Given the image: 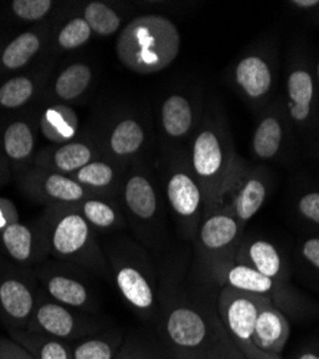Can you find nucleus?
<instances>
[{"label":"nucleus","instance_id":"obj_38","mask_svg":"<svg viewBox=\"0 0 319 359\" xmlns=\"http://www.w3.org/2000/svg\"><path fill=\"white\" fill-rule=\"evenodd\" d=\"M0 359H35L12 338L0 337Z\"/></svg>","mask_w":319,"mask_h":359},{"label":"nucleus","instance_id":"obj_26","mask_svg":"<svg viewBox=\"0 0 319 359\" xmlns=\"http://www.w3.org/2000/svg\"><path fill=\"white\" fill-rule=\"evenodd\" d=\"M266 198V187L257 178H249L239 186L233 198V216L238 223L249 222L262 207Z\"/></svg>","mask_w":319,"mask_h":359},{"label":"nucleus","instance_id":"obj_8","mask_svg":"<svg viewBox=\"0 0 319 359\" xmlns=\"http://www.w3.org/2000/svg\"><path fill=\"white\" fill-rule=\"evenodd\" d=\"M167 198L174 215L187 230H194L200 222L203 198L196 177L186 171H176L168 177Z\"/></svg>","mask_w":319,"mask_h":359},{"label":"nucleus","instance_id":"obj_21","mask_svg":"<svg viewBox=\"0 0 319 359\" xmlns=\"http://www.w3.org/2000/svg\"><path fill=\"white\" fill-rule=\"evenodd\" d=\"M161 126L170 138H182L193 127V108L183 95H170L161 107Z\"/></svg>","mask_w":319,"mask_h":359},{"label":"nucleus","instance_id":"obj_4","mask_svg":"<svg viewBox=\"0 0 319 359\" xmlns=\"http://www.w3.org/2000/svg\"><path fill=\"white\" fill-rule=\"evenodd\" d=\"M269 299L266 296L224 287L219 297L220 320L245 359H282L264 353L253 344L257 313Z\"/></svg>","mask_w":319,"mask_h":359},{"label":"nucleus","instance_id":"obj_16","mask_svg":"<svg viewBox=\"0 0 319 359\" xmlns=\"http://www.w3.org/2000/svg\"><path fill=\"white\" fill-rule=\"evenodd\" d=\"M4 156L16 168H25L35 151V133L31 124L18 119L11 123L2 135Z\"/></svg>","mask_w":319,"mask_h":359},{"label":"nucleus","instance_id":"obj_12","mask_svg":"<svg viewBox=\"0 0 319 359\" xmlns=\"http://www.w3.org/2000/svg\"><path fill=\"white\" fill-rule=\"evenodd\" d=\"M287 339L289 323L285 315L268 301L257 313L253 329V344L269 356L282 358L280 352Z\"/></svg>","mask_w":319,"mask_h":359},{"label":"nucleus","instance_id":"obj_25","mask_svg":"<svg viewBox=\"0 0 319 359\" xmlns=\"http://www.w3.org/2000/svg\"><path fill=\"white\" fill-rule=\"evenodd\" d=\"M93 81V69L86 64H72L65 68L53 85L55 95L62 101L79 98Z\"/></svg>","mask_w":319,"mask_h":359},{"label":"nucleus","instance_id":"obj_7","mask_svg":"<svg viewBox=\"0 0 319 359\" xmlns=\"http://www.w3.org/2000/svg\"><path fill=\"white\" fill-rule=\"evenodd\" d=\"M20 189L34 201L50 205H69L91 197H98L76 183L71 175L41 167L26 170L20 177Z\"/></svg>","mask_w":319,"mask_h":359},{"label":"nucleus","instance_id":"obj_39","mask_svg":"<svg viewBox=\"0 0 319 359\" xmlns=\"http://www.w3.org/2000/svg\"><path fill=\"white\" fill-rule=\"evenodd\" d=\"M18 222L20 220L15 203L9 198L0 197V231H4L5 229Z\"/></svg>","mask_w":319,"mask_h":359},{"label":"nucleus","instance_id":"obj_45","mask_svg":"<svg viewBox=\"0 0 319 359\" xmlns=\"http://www.w3.org/2000/svg\"><path fill=\"white\" fill-rule=\"evenodd\" d=\"M318 76H319V64H318Z\"/></svg>","mask_w":319,"mask_h":359},{"label":"nucleus","instance_id":"obj_32","mask_svg":"<svg viewBox=\"0 0 319 359\" xmlns=\"http://www.w3.org/2000/svg\"><path fill=\"white\" fill-rule=\"evenodd\" d=\"M247 257L252 267L262 275L276 279L282 272V259L276 248L266 241H256L247 248Z\"/></svg>","mask_w":319,"mask_h":359},{"label":"nucleus","instance_id":"obj_31","mask_svg":"<svg viewBox=\"0 0 319 359\" xmlns=\"http://www.w3.org/2000/svg\"><path fill=\"white\" fill-rule=\"evenodd\" d=\"M282 127L275 116L265 118L259 124L253 137V151L259 158H272L278 154L282 144Z\"/></svg>","mask_w":319,"mask_h":359},{"label":"nucleus","instance_id":"obj_18","mask_svg":"<svg viewBox=\"0 0 319 359\" xmlns=\"http://www.w3.org/2000/svg\"><path fill=\"white\" fill-rule=\"evenodd\" d=\"M9 334L15 342L23 346L35 359H74V346L65 341L18 327H9Z\"/></svg>","mask_w":319,"mask_h":359},{"label":"nucleus","instance_id":"obj_3","mask_svg":"<svg viewBox=\"0 0 319 359\" xmlns=\"http://www.w3.org/2000/svg\"><path fill=\"white\" fill-rule=\"evenodd\" d=\"M45 241L52 256L105 272L104 256L91 224L71 205L48 207Z\"/></svg>","mask_w":319,"mask_h":359},{"label":"nucleus","instance_id":"obj_10","mask_svg":"<svg viewBox=\"0 0 319 359\" xmlns=\"http://www.w3.org/2000/svg\"><path fill=\"white\" fill-rule=\"evenodd\" d=\"M95 156V149L90 142L74 140L67 144L50 145L43 149L35 157L34 167L71 175L83 165L94 161Z\"/></svg>","mask_w":319,"mask_h":359},{"label":"nucleus","instance_id":"obj_30","mask_svg":"<svg viewBox=\"0 0 319 359\" xmlns=\"http://www.w3.org/2000/svg\"><path fill=\"white\" fill-rule=\"evenodd\" d=\"M123 345L120 335L90 337L72 348L74 359H115Z\"/></svg>","mask_w":319,"mask_h":359},{"label":"nucleus","instance_id":"obj_9","mask_svg":"<svg viewBox=\"0 0 319 359\" xmlns=\"http://www.w3.org/2000/svg\"><path fill=\"white\" fill-rule=\"evenodd\" d=\"M36 306L34 290L23 279L0 275V315L9 327L26 329Z\"/></svg>","mask_w":319,"mask_h":359},{"label":"nucleus","instance_id":"obj_1","mask_svg":"<svg viewBox=\"0 0 319 359\" xmlns=\"http://www.w3.org/2000/svg\"><path fill=\"white\" fill-rule=\"evenodd\" d=\"M164 335L172 359H245L222 320L190 305L167 312Z\"/></svg>","mask_w":319,"mask_h":359},{"label":"nucleus","instance_id":"obj_40","mask_svg":"<svg viewBox=\"0 0 319 359\" xmlns=\"http://www.w3.org/2000/svg\"><path fill=\"white\" fill-rule=\"evenodd\" d=\"M299 212L311 222L319 223V193H309L299 200Z\"/></svg>","mask_w":319,"mask_h":359},{"label":"nucleus","instance_id":"obj_17","mask_svg":"<svg viewBox=\"0 0 319 359\" xmlns=\"http://www.w3.org/2000/svg\"><path fill=\"white\" fill-rule=\"evenodd\" d=\"M124 201L130 213L141 222H151L157 215V193L146 175L133 174L127 180L124 187Z\"/></svg>","mask_w":319,"mask_h":359},{"label":"nucleus","instance_id":"obj_5","mask_svg":"<svg viewBox=\"0 0 319 359\" xmlns=\"http://www.w3.org/2000/svg\"><path fill=\"white\" fill-rule=\"evenodd\" d=\"M100 323L91 318L57 304L49 297H41L29 322L26 331L42 334L61 341H74L85 338L100 329Z\"/></svg>","mask_w":319,"mask_h":359},{"label":"nucleus","instance_id":"obj_37","mask_svg":"<svg viewBox=\"0 0 319 359\" xmlns=\"http://www.w3.org/2000/svg\"><path fill=\"white\" fill-rule=\"evenodd\" d=\"M115 359H167V358H164L161 353H158L151 348L130 342L127 345H121Z\"/></svg>","mask_w":319,"mask_h":359},{"label":"nucleus","instance_id":"obj_42","mask_svg":"<svg viewBox=\"0 0 319 359\" xmlns=\"http://www.w3.org/2000/svg\"><path fill=\"white\" fill-rule=\"evenodd\" d=\"M8 174H9L8 160L5 158V156L0 154V182H2V180H5Z\"/></svg>","mask_w":319,"mask_h":359},{"label":"nucleus","instance_id":"obj_15","mask_svg":"<svg viewBox=\"0 0 319 359\" xmlns=\"http://www.w3.org/2000/svg\"><path fill=\"white\" fill-rule=\"evenodd\" d=\"M42 135L52 144L61 145L75 140L79 130V118L68 105H52L46 108L39 119Z\"/></svg>","mask_w":319,"mask_h":359},{"label":"nucleus","instance_id":"obj_2","mask_svg":"<svg viewBox=\"0 0 319 359\" xmlns=\"http://www.w3.org/2000/svg\"><path fill=\"white\" fill-rule=\"evenodd\" d=\"M180 43V32L171 20L160 15H144L125 26L117 42V53L128 69L149 75L171 65Z\"/></svg>","mask_w":319,"mask_h":359},{"label":"nucleus","instance_id":"obj_28","mask_svg":"<svg viewBox=\"0 0 319 359\" xmlns=\"http://www.w3.org/2000/svg\"><path fill=\"white\" fill-rule=\"evenodd\" d=\"M69 205L75 208V210L91 224V227L108 230L118 227L121 224V217L117 212V208L100 197H91Z\"/></svg>","mask_w":319,"mask_h":359},{"label":"nucleus","instance_id":"obj_34","mask_svg":"<svg viewBox=\"0 0 319 359\" xmlns=\"http://www.w3.org/2000/svg\"><path fill=\"white\" fill-rule=\"evenodd\" d=\"M35 94V82L27 76H15L0 86V107L16 109L26 105Z\"/></svg>","mask_w":319,"mask_h":359},{"label":"nucleus","instance_id":"obj_13","mask_svg":"<svg viewBox=\"0 0 319 359\" xmlns=\"http://www.w3.org/2000/svg\"><path fill=\"white\" fill-rule=\"evenodd\" d=\"M239 234V223L224 212H212L203 220L198 230V242L206 255L216 256L231 248Z\"/></svg>","mask_w":319,"mask_h":359},{"label":"nucleus","instance_id":"obj_29","mask_svg":"<svg viewBox=\"0 0 319 359\" xmlns=\"http://www.w3.org/2000/svg\"><path fill=\"white\" fill-rule=\"evenodd\" d=\"M71 177L86 190L100 196L115 183L117 174H115L114 167L108 163L94 160L79 168L76 172L71 174Z\"/></svg>","mask_w":319,"mask_h":359},{"label":"nucleus","instance_id":"obj_41","mask_svg":"<svg viewBox=\"0 0 319 359\" xmlns=\"http://www.w3.org/2000/svg\"><path fill=\"white\" fill-rule=\"evenodd\" d=\"M302 253L313 266L319 269V238H309L302 248Z\"/></svg>","mask_w":319,"mask_h":359},{"label":"nucleus","instance_id":"obj_33","mask_svg":"<svg viewBox=\"0 0 319 359\" xmlns=\"http://www.w3.org/2000/svg\"><path fill=\"white\" fill-rule=\"evenodd\" d=\"M90 25L91 31L100 36H109L121 26V18L112 8L102 2H91L86 5L82 16Z\"/></svg>","mask_w":319,"mask_h":359},{"label":"nucleus","instance_id":"obj_14","mask_svg":"<svg viewBox=\"0 0 319 359\" xmlns=\"http://www.w3.org/2000/svg\"><path fill=\"white\" fill-rule=\"evenodd\" d=\"M42 283L46 294L57 304L75 311H90L94 306L90 289L74 276L52 272L42 276Z\"/></svg>","mask_w":319,"mask_h":359},{"label":"nucleus","instance_id":"obj_44","mask_svg":"<svg viewBox=\"0 0 319 359\" xmlns=\"http://www.w3.org/2000/svg\"><path fill=\"white\" fill-rule=\"evenodd\" d=\"M298 359H319L318 355H313V353H304L301 355Z\"/></svg>","mask_w":319,"mask_h":359},{"label":"nucleus","instance_id":"obj_27","mask_svg":"<svg viewBox=\"0 0 319 359\" xmlns=\"http://www.w3.org/2000/svg\"><path fill=\"white\" fill-rule=\"evenodd\" d=\"M287 95L291 115L295 121H305L311 112L313 82L306 71H294L287 81Z\"/></svg>","mask_w":319,"mask_h":359},{"label":"nucleus","instance_id":"obj_35","mask_svg":"<svg viewBox=\"0 0 319 359\" xmlns=\"http://www.w3.org/2000/svg\"><path fill=\"white\" fill-rule=\"evenodd\" d=\"M91 27L82 16L71 19L57 34V46L65 50L76 49L91 39Z\"/></svg>","mask_w":319,"mask_h":359},{"label":"nucleus","instance_id":"obj_6","mask_svg":"<svg viewBox=\"0 0 319 359\" xmlns=\"http://www.w3.org/2000/svg\"><path fill=\"white\" fill-rule=\"evenodd\" d=\"M191 164L203 198L210 210L219 201L226 170L224 148L213 130L205 128L196 137L191 148Z\"/></svg>","mask_w":319,"mask_h":359},{"label":"nucleus","instance_id":"obj_23","mask_svg":"<svg viewBox=\"0 0 319 359\" xmlns=\"http://www.w3.org/2000/svg\"><path fill=\"white\" fill-rule=\"evenodd\" d=\"M144 141H146V131L141 124L137 119L125 118L112 128L108 145L114 156L130 157L140 151Z\"/></svg>","mask_w":319,"mask_h":359},{"label":"nucleus","instance_id":"obj_19","mask_svg":"<svg viewBox=\"0 0 319 359\" xmlns=\"http://www.w3.org/2000/svg\"><path fill=\"white\" fill-rule=\"evenodd\" d=\"M0 243L8 256L20 264L36 260L39 248L38 233L20 222L0 231Z\"/></svg>","mask_w":319,"mask_h":359},{"label":"nucleus","instance_id":"obj_22","mask_svg":"<svg viewBox=\"0 0 319 359\" xmlns=\"http://www.w3.org/2000/svg\"><path fill=\"white\" fill-rule=\"evenodd\" d=\"M224 280L231 289L260 296H266L275 287L273 279L257 272L254 267L246 263H238L229 267V271L224 273Z\"/></svg>","mask_w":319,"mask_h":359},{"label":"nucleus","instance_id":"obj_43","mask_svg":"<svg viewBox=\"0 0 319 359\" xmlns=\"http://www.w3.org/2000/svg\"><path fill=\"white\" fill-rule=\"evenodd\" d=\"M295 6L298 8H313L316 5H319V0H295V2H292Z\"/></svg>","mask_w":319,"mask_h":359},{"label":"nucleus","instance_id":"obj_11","mask_svg":"<svg viewBox=\"0 0 319 359\" xmlns=\"http://www.w3.org/2000/svg\"><path fill=\"white\" fill-rule=\"evenodd\" d=\"M115 285L137 312L150 316L156 308V293L149 276L133 263H120L115 269Z\"/></svg>","mask_w":319,"mask_h":359},{"label":"nucleus","instance_id":"obj_24","mask_svg":"<svg viewBox=\"0 0 319 359\" xmlns=\"http://www.w3.org/2000/svg\"><path fill=\"white\" fill-rule=\"evenodd\" d=\"M41 46L42 39L36 32H23L4 49L0 55V65L8 71H18L31 62Z\"/></svg>","mask_w":319,"mask_h":359},{"label":"nucleus","instance_id":"obj_36","mask_svg":"<svg viewBox=\"0 0 319 359\" xmlns=\"http://www.w3.org/2000/svg\"><path fill=\"white\" fill-rule=\"evenodd\" d=\"M52 8L53 2H50V0H13V2H11L13 15L26 22L43 19Z\"/></svg>","mask_w":319,"mask_h":359},{"label":"nucleus","instance_id":"obj_20","mask_svg":"<svg viewBox=\"0 0 319 359\" xmlns=\"http://www.w3.org/2000/svg\"><path fill=\"white\" fill-rule=\"evenodd\" d=\"M236 82L250 98H262L272 86V72L259 56H247L236 67Z\"/></svg>","mask_w":319,"mask_h":359}]
</instances>
